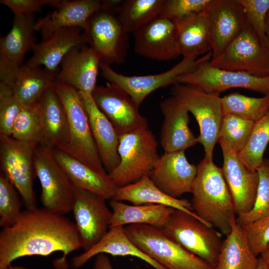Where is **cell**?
Listing matches in <instances>:
<instances>
[{"instance_id":"1","label":"cell","mask_w":269,"mask_h":269,"mask_svg":"<svg viewBox=\"0 0 269 269\" xmlns=\"http://www.w3.org/2000/svg\"><path fill=\"white\" fill-rule=\"evenodd\" d=\"M80 248L76 224L64 215L44 208L26 209L14 224L0 232V269L21 257L47 256L55 252L63 253L55 267L66 269L67 256Z\"/></svg>"},{"instance_id":"2","label":"cell","mask_w":269,"mask_h":269,"mask_svg":"<svg viewBox=\"0 0 269 269\" xmlns=\"http://www.w3.org/2000/svg\"><path fill=\"white\" fill-rule=\"evenodd\" d=\"M191 193L193 210L202 220L228 235L235 217L234 202L222 168L204 157L198 164Z\"/></svg>"},{"instance_id":"3","label":"cell","mask_w":269,"mask_h":269,"mask_svg":"<svg viewBox=\"0 0 269 269\" xmlns=\"http://www.w3.org/2000/svg\"><path fill=\"white\" fill-rule=\"evenodd\" d=\"M53 87L64 107L69 125L68 141L59 149L97 171L107 172L99 156L79 91L57 80Z\"/></svg>"},{"instance_id":"4","label":"cell","mask_w":269,"mask_h":269,"mask_svg":"<svg viewBox=\"0 0 269 269\" xmlns=\"http://www.w3.org/2000/svg\"><path fill=\"white\" fill-rule=\"evenodd\" d=\"M116 0H103V6L92 14L83 29L86 44L100 63L110 66L125 62L129 34L115 11Z\"/></svg>"},{"instance_id":"5","label":"cell","mask_w":269,"mask_h":269,"mask_svg":"<svg viewBox=\"0 0 269 269\" xmlns=\"http://www.w3.org/2000/svg\"><path fill=\"white\" fill-rule=\"evenodd\" d=\"M158 142L148 127L119 135V165L109 174L118 187L149 176L160 156Z\"/></svg>"},{"instance_id":"6","label":"cell","mask_w":269,"mask_h":269,"mask_svg":"<svg viewBox=\"0 0 269 269\" xmlns=\"http://www.w3.org/2000/svg\"><path fill=\"white\" fill-rule=\"evenodd\" d=\"M124 229L138 249L166 269H215L170 239L160 228L131 224Z\"/></svg>"},{"instance_id":"7","label":"cell","mask_w":269,"mask_h":269,"mask_svg":"<svg viewBox=\"0 0 269 269\" xmlns=\"http://www.w3.org/2000/svg\"><path fill=\"white\" fill-rule=\"evenodd\" d=\"M161 229L170 239L216 268L223 242L220 232L177 209Z\"/></svg>"},{"instance_id":"8","label":"cell","mask_w":269,"mask_h":269,"mask_svg":"<svg viewBox=\"0 0 269 269\" xmlns=\"http://www.w3.org/2000/svg\"><path fill=\"white\" fill-rule=\"evenodd\" d=\"M171 93L195 117L200 130L198 142L204 147L205 157L212 159L214 148L218 142L223 119L221 97L193 86L180 83L173 85Z\"/></svg>"},{"instance_id":"9","label":"cell","mask_w":269,"mask_h":269,"mask_svg":"<svg viewBox=\"0 0 269 269\" xmlns=\"http://www.w3.org/2000/svg\"><path fill=\"white\" fill-rule=\"evenodd\" d=\"M33 164L41 185L40 200L43 208L62 215L71 211L76 188L55 160L53 149L38 145Z\"/></svg>"},{"instance_id":"10","label":"cell","mask_w":269,"mask_h":269,"mask_svg":"<svg viewBox=\"0 0 269 269\" xmlns=\"http://www.w3.org/2000/svg\"><path fill=\"white\" fill-rule=\"evenodd\" d=\"M37 146L12 136L0 135L1 172L14 186L26 209L37 207L33 188V159Z\"/></svg>"},{"instance_id":"11","label":"cell","mask_w":269,"mask_h":269,"mask_svg":"<svg viewBox=\"0 0 269 269\" xmlns=\"http://www.w3.org/2000/svg\"><path fill=\"white\" fill-rule=\"evenodd\" d=\"M212 51L196 60L183 58L170 69L164 72L144 76H125L112 69L110 66L100 64L102 77L108 83L126 92L139 107L152 92L176 84V78L195 71L202 62L210 61Z\"/></svg>"},{"instance_id":"12","label":"cell","mask_w":269,"mask_h":269,"mask_svg":"<svg viewBox=\"0 0 269 269\" xmlns=\"http://www.w3.org/2000/svg\"><path fill=\"white\" fill-rule=\"evenodd\" d=\"M209 63L221 69L265 77L269 76V49L262 45L247 22L237 38Z\"/></svg>"},{"instance_id":"13","label":"cell","mask_w":269,"mask_h":269,"mask_svg":"<svg viewBox=\"0 0 269 269\" xmlns=\"http://www.w3.org/2000/svg\"><path fill=\"white\" fill-rule=\"evenodd\" d=\"M209 61L202 62L193 72L177 77L176 84L190 85L216 95L234 88L269 94V76L258 77L244 72L223 70L213 66Z\"/></svg>"},{"instance_id":"14","label":"cell","mask_w":269,"mask_h":269,"mask_svg":"<svg viewBox=\"0 0 269 269\" xmlns=\"http://www.w3.org/2000/svg\"><path fill=\"white\" fill-rule=\"evenodd\" d=\"M106 199L86 190L75 189L72 211L84 251L96 245L107 234L112 217Z\"/></svg>"},{"instance_id":"15","label":"cell","mask_w":269,"mask_h":269,"mask_svg":"<svg viewBox=\"0 0 269 269\" xmlns=\"http://www.w3.org/2000/svg\"><path fill=\"white\" fill-rule=\"evenodd\" d=\"M204 11L209 24L211 59H215L241 33L247 20L238 0H211Z\"/></svg>"},{"instance_id":"16","label":"cell","mask_w":269,"mask_h":269,"mask_svg":"<svg viewBox=\"0 0 269 269\" xmlns=\"http://www.w3.org/2000/svg\"><path fill=\"white\" fill-rule=\"evenodd\" d=\"M92 98L100 110L113 124L119 135L148 127L138 107L124 91L107 82L97 86Z\"/></svg>"},{"instance_id":"17","label":"cell","mask_w":269,"mask_h":269,"mask_svg":"<svg viewBox=\"0 0 269 269\" xmlns=\"http://www.w3.org/2000/svg\"><path fill=\"white\" fill-rule=\"evenodd\" d=\"M218 142L223 156L222 172L232 196L236 214H246L251 210L255 202L258 173L243 163L224 140L219 138Z\"/></svg>"},{"instance_id":"18","label":"cell","mask_w":269,"mask_h":269,"mask_svg":"<svg viewBox=\"0 0 269 269\" xmlns=\"http://www.w3.org/2000/svg\"><path fill=\"white\" fill-rule=\"evenodd\" d=\"M133 34L134 51L139 55L167 61L181 55L175 21L159 15Z\"/></svg>"},{"instance_id":"19","label":"cell","mask_w":269,"mask_h":269,"mask_svg":"<svg viewBox=\"0 0 269 269\" xmlns=\"http://www.w3.org/2000/svg\"><path fill=\"white\" fill-rule=\"evenodd\" d=\"M34 14L14 15L9 32L0 39V81L22 65L26 54L36 45Z\"/></svg>"},{"instance_id":"20","label":"cell","mask_w":269,"mask_h":269,"mask_svg":"<svg viewBox=\"0 0 269 269\" xmlns=\"http://www.w3.org/2000/svg\"><path fill=\"white\" fill-rule=\"evenodd\" d=\"M184 151L164 152L149 175L159 189L175 198L191 192L197 171V166L188 161Z\"/></svg>"},{"instance_id":"21","label":"cell","mask_w":269,"mask_h":269,"mask_svg":"<svg viewBox=\"0 0 269 269\" xmlns=\"http://www.w3.org/2000/svg\"><path fill=\"white\" fill-rule=\"evenodd\" d=\"M56 9L36 21V31L42 40L48 39L56 30L68 27L84 28L90 16L103 6L100 0H54Z\"/></svg>"},{"instance_id":"22","label":"cell","mask_w":269,"mask_h":269,"mask_svg":"<svg viewBox=\"0 0 269 269\" xmlns=\"http://www.w3.org/2000/svg\"><path fill=\"white\" fill-rule=\"evenodd\" d=\"M164 117L160 143L164 152L185 151L197 142L188 126L189 111L185 106L172 96L160 102Z\"/></svg>"},{"instance_id":"23","label":"cell","mask_w":269,"mask_h":269,"mask_svg":"<svg viewBox=\"0 0 269 269\" xmlns=\"http://www.w3.org/2000/svg\"><path fill=\"white\" fill-rule=\"evenodd\" d=\"M100 64L98 57L87 44L74 47L63 59L56 80L92 94L97 86Z\"/></svg>"},{"instance_id":"24","label":"cell","mask_w":269,"mask_h":269,"mask_svg":"<svg viewBox=\"0 0 269 269\" xmlns=\"http://www.w3.org/2000/svg\"><path fill=\"white\" fill-rule=\"evenodd\" d=\"M87 113L92 133L102 163L108 174L119 164V134L116 129L100 110L92 95L79 91Z\"/></svg>"},{"instance_id":"25","label":"cell","mask_w":269,"mask_h":269,"mask_svg":"<svg viewBox=\"0 0 269 269\" xmlns=\"http://www.w3.org/2000/svg\"><path fill=\"white\" fill-rule=\"evenodd\" d=\"M40 124L39 145L52 149H61L69 140V125L64 107L53 86L48 89L36 102Z\"/></svg>"},{"instance_id":"26","label":"cell","mask_w":269,"mask_h":269,"mask_svg":"<svg viewBox=\"0 0 269 269\" xmlns=\"http://www.w3.org/2000/svg\"><path fill=\"white\" fill-rule=\"evenodd\" d=\"M85 44H87L82 28H61L48 39L36 43L32 50L33 55L26 63L32 66H43L58 72V66L65 55L72 48Z\"/></svg>"},{"instance_id":"27","label":"cell","mask_w":269,"mask_h":269,"mask_svg":"<svg viewBox=\"0 0 269 269\" xmlns=\"http://www.w3.org/2000/svg\"><path fill=\"white\" fill-rule=\"evenodd\" d=\"M53 153L75 188L91 192L106 200L113 198L117 187L107 172L97 171L59 149H53Z\"/></svg>"},{"instance_id":"28","label":"cell","mask_w":269,"mask_h":269,"mask_svg":"<svg viewBox=\"0 0 269 269\" xmlns=\"http://www.w3.org/2000/svg\"><path fill=\"white\" fill-rule=\"evenodd\" d=\"M58 72L23 64L0 82L8 85L22 105L35 104L53 86Z\"/></svg>"},{"instance_id":"29","label":"cell","mask_w":269,"mask_h":269,"mask_svg":"<svg viewBox=\"0 0 269 269\" xmlns=\"http://www.w3.org/2000/svg\"><path fill=\"white\" fill-rule=\"evenodd\" d=\"M112 199L128 201L135 205L159 204L166 206L189 213L202 223L212 227L193 211L191 203L188 200L175 198L167 195L153 183L148 175L135 183L118 187Z\"/></svg>"},{"instance_id":"30","label":"cell","mask_w":269,"mask_h":269,"mask_svg":"<svg viewBox=\"0 0 269 269\" xmlns=\"http://www.w3.org/2000/svg\"><path fill=\"white\" fill-rule=\"evenodd\" d=\"M100 254L135 257L155 269H166L142 252L132 242L127 235L124 226L110 228L107 234L96 245L72 259V267L74 269H79L94 256Z\"/></svg>"},{"instance_id":"31","label":"cell","mask_w":269,"mask_h":269,"mask_svg":"<svg viewBox=\"0 0 269 269\" xmlns=\"http://www.w3.org/2000/svg\"><path fill=\"white\" fill-rule=\"evenodd\" d=\"M175 22L180 54L183 58L196 60L212 51L209 24L204 10Z\"/></svg>"},{"instance_id":"32","label":"cell","mask_w":269,"mask_h":269,"mask_svg":"<svg viewBox=\"0 0 269 269\" xmlns=\"http://www.w3.org/2000/svg\"><path fill=\"white\" fill-rule=\"evenodd\" d=\"M110 228L125 225L146 224L162 229L175 209L159 204L131 205L111 199Z\"/></svg>"},{"instance_id":"33","label":"cell","mask_w":269,"mask_h":269,"mask_svg":"<svg viewBox=\"0 0 269 269\" xmlns=\"http://www.w3.org/2000/svg\"><path fill=\"white\" fill-rule=\"evenodd\" d=\"M231 221V230L223 241L215 269H257L260 259L252 252L243 229Z\"/></svg>"},{"instance_id":"34","label":"cell","mask_w":269,"mask_h":269,"mask_svg":"<svg viewBox=\"0 0 269 269\" xmlns=\"http://www.w3.org/2000/svg\"><path fill=\"white\" fill-rule=\"evenodd\" d=\"M164 2V0H122L115 12L125 30L133 33L160 15Z\"/></svg>"},{"instance_id":"35","label":"cell","mask_w":269,"mask_h":269,"mask_svg":"<svg viewBox=\"0 0 269 269\" xmlns=\"http://www.w3.org/2000/svg\"><path fill=\"white\" fill-rule=\"evenodd\" d=\"M221 101L223 116L231 115L254 122L269 110V94L255 98L235 92L221 97Z\"/></svg>"},{"instance_id":"36","label":"cell","mask_w":269,"mask_h":269,"mask_svg":"<svg viewBox=\"0 0 269 269\" xmlns=\"http://www.w3.org/2000/svg\"><path fill=\"white\" fill-rule=\"evenodd\" d=\"M269 142V110L255 122L243 149L238 153L240 160L250 169L257 170L264 160L263 155Z\"/></svg>"},{"instance_id":"37","label":"cell","mask_w":269,"mask_h":269,"mask_svg":"<svg viewBox=\"0 0 269 269\" xmlns=\"http://www.w3.org/2000/svg\"><path fill=\"white\" fill-rule=\"evenodd\" d=\"M14 139L37 145L41 143V124L38 109L35 104L22 105L12 128Z\"/></svg>"},{"instance_id":"38","label":"cell","mask_w":269,"mask_h":269,"mask_svg":"<svg viewBox=\"0 0 269 269\" xmlns=\"http://www.w3.org/2000/svg\"><path fill=\"white\" fill-rule=\"evenodd\" d=\"M257 171L259 183L254 206L249 212L236 218L237 223L241 226L269 215V158H264Z\"/></svg>"},{"instance_id":"39","label":"cell","mask_w":269,"mask_h":269,"mask_svg":"<svg viewBox=\"0 0 269 269\" xmlns=\"http://www.w3.org/2000/svg\"><path fill=\"white\" fill-rule=\"evenodd\" d=\"M255 123L235 116L225 115L219 138L224 140L239 153L247 144Z\"/></svg>"},{"instance_id":"40","label":"cell","mask_w":269,"mask_h":269,"mask_svg":"<svg viewBox=\"0 0 269 269\" xmlns=\"http://www.w3.org/2000/svg\"><path fill=\"white\" fill-rule=\"evenodd\" d=\"M17 191L2 173L0 174V226H11L17 221L21 211V201Z\"/></svg>"},{"instance_id":"41","label":"cell","mask_w":269,"mask_h":269,"mask_svg":"<svg viewBox=\"0 0 269 269\" xmlns=\"http://www.w3.org/2000/svg\"><path fill=\"white\" fill-rule=\"evenodd\" d=\"M242 5L248 24L262 45L268 47L267 18L269 0H238Z\"/></svg>"},{"instance_id":"42","label":"cell","mask_w":269,"mask_h":269,"mask_svg":"<svg viewBox=\"0 0 269 269\" xmlns=\"http://www.w3.org/2000/svg\"><path fill=\"white\" fill-rule=\"evenodd\" d=\"M21 107L11 88L0 82V135L11 136L13 126Z\"/></svg>"},{"instance_id":"43","label":"cell","mask_w":269,"mask_h":269,"mask_svg":"<svg viewBox=\"0 0 269 269\" xmlns=\"http://www.w3.org/2000/svg\"><path fill=\"white\" fill-rule=\"evenodd\" d=\"M211 0H164L160 16L178 20L194 13L203 11Z\"/></svg>"},{"instance_id":"44","label":"cell","mask_w":269,"mask_h":269,"mask_svg":"<svg viewBox=\"0 0 269 269\" xmlns=\"http://www.w3.org/2000/svg\"><path fill=\"white\" fill-rule=\"evenodd\" d=\"M242 227L252 252L258 257L269 243V215Z\"/></svg>"},{"instance_id":"45","label":"cell","mask_w":269,"mask_h":269,"mask_svg":"<svg viewBox=\"0 0 269 269\" xmlns=\"http://www.w3.org/2000/svg\"><path fill=\"white\" fill-rule=\"evenodd\" d=\"M52 0H0V3L6 6L14 15L23 16L41 12L45 5H50Z\"/></svg>"},{"instance_id":"46","label":"cell","mask_w":269,"mask_h":269,"mask_svg":"<svg viewBox=\"0 0 269 269\" xmlns=\"http://www.w3.org/2000/svg\"><path fill=\"white\" fill-rule=\"evenodd\" d=\"M93 269H113L110 260L105 254L97 255Z\"/></svg>"},{"instance_id":"47","label":"cell","mask_w":269,"mask_h":269,"mask_svg":"<svg viewBox=\"0 0 269 269\" xmlns=\"http://www.w3.org/2000/svg\"><path fill=\"white\" fill-rule=\"evenodd\" d=\"M260 258L269 269V243L264 251L260 254Z\"/></svg>"},{"instance_id":"48","label":"cell","mask_w":269,"mask_h":269,"mask_svg":"<svg viewBox=\"0 0 269 269\" xmlns=\"http://www.w3.org/2000/svg\"><path fill=\"white\" fill-rule=\"evenodd\" d=\"M260 259V264L257 269H268L266 265Z\"/></svg>"},{"instance_id":"49","label":"cell","mask_w":269,"mask_h":269,"mask_svg":"<svg viewBox=\"0 0 269 269\" xmlns=\"http://www.w3.org/2000/svg\"><path fill=\"white\" fill-rule=\"evenodd\" d=\"M267 35L268 38V48L269 49V12L267 18Z\"/></svg>"},{"instance_id":"50","label":"cell","mask_w":269,"mask_h":269,"mask_svg":"<svg viewBox=\"0 0 269 269\" xmlns=\"http://www.w3.org/2000/svg\"><path fill=\"white\" fill-rule=\"evenodd\" d=\"M3 269H28L26 268H24L22 267H18V266H12L11 265H10L8 266L7 267Z\"/></svg>"}]
</instances>
